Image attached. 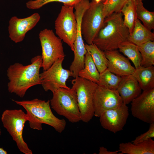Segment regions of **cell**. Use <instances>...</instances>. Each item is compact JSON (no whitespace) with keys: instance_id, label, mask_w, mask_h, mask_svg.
Listing matches in <instances>:
<instances>
[{"instance_id":"8","label":"cell","mask_w":154,"mask_h":154,"mask_svg":"<svg viewBox=\"0 0 154 154\" xmlns=\"http://www.w3.org/2000/svg\"><path fill=\"white\" fill-rule=\"evenodd\" d=\"M39 37L42 48V67L44 71L48 69L56 61L64 58L62 40L52 30L45 29L41 31Z\"/></svg>"},{"instance_id":"14","label":"cell","mask_w":154,"mask_h":154,"mask_svg":"<svg viewBox=\"0 0 154 154\" xmlns=\"http://www.w3.org/2000/svg\"><path fill=\"white\" fill-rule=\"evenodd\" d=\"M40 18V15L37 13L23 18H19L16 16L11 17L8 27L10 38L15 43L23 41L27 33L35 26Z\"/></svg>"},{"instance_id":"26","label":"cell","mask_w":154,"mask_h":154,"mask_svg":"<svg viewBox=\"0 0 154 154\" xmlns=\"http://www.w3.org/2000/svg\"><path fill=\"white\" fill-rule=\"evenodd\" d=\"M137 46L141 56V66L145 67L154 66V41H149Z\"/></svg>"},{"instance_id":"22","label":"cell","mask_w":154,"mask_h":154,"mask_svg":"<svg viewBox=\"0 0 154 154\" xmlns=\"http://www.w3.org/2000/svg\"><path fill=\"white\" fill-rule=\"evenodd\" d=\"M118 49L132 62L135 69L141 66L142 58L137 45L127 40L121 44Z\"/></svg>"},{"instance_id":"23","label":"cell","mask_w":154,"mask_h":154,"mask_svg":"<svg viewBox=\"0 0 154 154\" xmlns=\"http://www.w3.org/2000/svg\"><path fill=\"white\" fill-rule=\"evenodd\" d=\"M85 48L91 56L97 69L100 73L107 68L108 60L104 51L94 44H85Z\"/></svg>"},{"instance_id":"25","label":"cell","mask_w":154,"mask_h":154,"mask_svg":"<svg viewBox=\"0 0 154 154\" xmlns=\"http://www.w3.org/2000/svg\"><path fill=\"white\" fill-rule=\"evenodd\" d=\"M137 18L143 22V25L149 30L154 29V12L148 11L143 5L142 1H135Z\"/></svg>"},{"instance_id":"19","label":"cell","mask_w":154,"mask_h":154,"mask_svg":"<svg viewBox=\"0 0 154 154\" xmlns=\"http://www.w3.org/2000/svg\"><path fill=\"white\" fill-rule=\"evenodd\" d=\"M127 40L138 46L149 41H154V34L145 27L137 18L133 30L129 34Z\"/></svg>"},{"instance_id":"17","label":"cell","mask_w":154,"mask_h":154,"mask_svg":"<svg viewBox=\"0 0 154 154\" xmlns=\"http://www.w3.org/2000/svg\"><path fill=\"white\" fill-rule=\"evenodd\" d=\"M89 0H83L74 6L75 11L74 12L77 23V32L74 43V54L78 56L84 55L87 51L82 35L81 24L83 15L90 5Z\"/></svg>"},{"instance_id":"7","label":"cell","mask_w":154,"mask_h":154,"mask_svg":"<svg viewBox=\"0 0 154 154\" xmlns=\"http://www.w3.org/2000/svg\"><path fill=\"white\" fill-rule=\"evenodd\" d=\"M105 18L103 3H97L92 0L89 7L83 15L81 24L83 38L87 44L92 43L94 39L104 25Z\"/></svg>"},{"instance_id":"18","label":"cell","mask_w":154,"mask_h":154,"mask_svg":"<svg viewBox=\"0 0 154 154\" xmlns=\"http://www.w3.org/2000/svg\"><path fill=\"white\" fill-rule=\"evenodd\" d=\"M118 151L120 154H154V141L151 138L136 144L121 143Z\"/></svg>"},{"instance_id":"3","label":"cell","mask_w":154,"mask_h":154,"mask_svg":"<svg viewBox=\"0 0 154 154\" xmlns=\"http://www.w3.org/2000/svg\"><path fill=\"white\" fill-rule=\"evenodd\" d=\"M12 100L26 111L31 128L41 130L42 124L44 123L51 126L59 133L65 129V120L54 115L50 107V101H46L37 98L30 100Z\"/></svg>"},{"instance_id":"31","label":"cell","mask_w":154,"mask_h":154,"mask_svg":"<svg viewBox=\"0 0 154 154\" xmlns=\"http://www.w3.org/2000/svg\"><path fill=\"white\" fill-rule=\"evenodd\" d=\"M118 150L109 151L107 149L103 147H100L99 150V154H120Z\"/></svg>"},{"instance_id":"34","label":"cell","mask_w":154,"mask_h":154,"mask_svg":"<svg viewBox=\"0 0 154 154\" xmlns=\"http://www.w3.org/2000/svg\"><path fill=\"white\" fill-rule=\"evenodd\" d=\"M133 1H137V0H133Z\"/></svg>"},{"instance_id":"1","label":"cell","mask_w":154,"mask_h":154,"mask_svg":"<svg viewBox=\"0 0 154 154\" xmlns=\"http://www.w3.org/2000/svg\"><path fill=\"white\" fill-rule=\"evenodd\" d=\"M31 63L27 65L16 63L8 67L7 75L9 80L7 86L9 92L23 98L30 88L41 84L40 70L42 63L41 55L32 58Z\"/></svg>"},{"instance_id":"28","label":"cell","mask_w":154,"mask_h":154,"mask_svg":"<svg viewBox=\"0 0 154 154\" xmlns=\"http://www.w3.org/2000/svg\"><path fill=\"white\" fill-rule=\"evenodd\" d=\"M83 0H31L26 3L27 7L31 9H39L44 5L53 2H59L64 5L74 6Z\"/></svg>"},{"instance_id":"6","label":"cell","mask_w":154,"mask_h":154,"mask_svg":"<svg viewBox=\"0 0 154 154\" xmlns=\"http://www.w3.org/2000/svg\"><path fill=\"white\" fill-rule=\"evenodd\" d=\"M71 82L72 88L76 94L81 121L88 123L94 116V96L98 85L78 76L73 80Z\"/></svg>"},{"instance_id":"2","label":"cell","mask_w":154,"mask_h":154,"mask_svg":"<svg viewBox=\"0 0 154 154\" xmlns=\"http://www.w3.org/2000/svg\"><path fill=\"white\" fill-rule=\"evenodd\" d=\"M121 12L113 13L105 17L104 25L92 43L104 51L117 50L122 43L128 40L129 32L125 25Z\"/></svg>"},{"instance_id":"4","label":"cell","mask_w":154,"mask_h":154,"mask_svg":"<svg viewBox=\"0 0 154 154\" xmlns=\"http://www.w3.org/2000/svg\"><path fill=\"white\" fill-rule=\"evenodd\" d=\"M53 93L51 107L58 115L72 123L81 121L76 94L72 88H60Z\"/></svg>"},{"instance_id":"5","label":"cell","mask_w":154,"mask_h":154,"mask_svg":"<svg viewBox=\"0 0 154 154\" xmlns=\"http://www.w3.org/2000/svg\"><path fill=\"white\" fill-rule=\"evenodd\" d=\"M28 119L27 114L21 109L6 110L2 114L1 120L3 127L16 142L19 151L25 154H32L23 136L25 124Z\"/></svg>"},{"instance_id":"9","label":"cell","mask_w":154,"mask_h":154,"mask_svg":"<svg viewBox=\"0 0 154 154\" xmlns=\"http://www.w3.org/2000/svg\"><path fill=\"white\" fill-rule=\"evenodd\" d=\"M74 8L73 6L63 5L55 22L56 35L73 52L77 28Z\"/></svg>"},{"instance_id":"29","label":"cell","mask_w":154,"mask_h":154,"mask_svg":"<svg viewBox=\"0 0 154 154\" xmlns=\"http://www.w3.org/2000/svg\"><path fill=\"white\" fill-rule=\"evenodd\" d=\"M129 0H106L103 3L104 13L106 17L116 12L120 11Z\"/></svg>"},{"instance_id":"16","label":"cell","mask_w":154,"mask_h":154,"mask_svg":"<svg viewBox=\"0 0 154 154\" xmlns=\"http://www.w3.org/2000/svg\"><path fill=\"white\" fill-rule=\"evenodd\" d=\"M122 77L117 90L123 103L127 105L141 93L142 90L132 74Z\"/></svg>"},{"instance_id":"13","label":"cell","mask_w":154,"mask_h":154,"mask_svg":"<svg viewBox=\"0 0 154 154\" xmlns=\"http://www.w3.org/2000/svg\"><path fill=\"white\" fill-rule=\"evenodd\" d=\"M129 115L128 107L123 104L120 107L104 112L99 117L100 121L104 129L116 133L123 129Z\"/></svg>"},{"instance_id":"32","label":"cell","mask_w":154,"mask_h":154,"mask_svg":"<svg viewBox=\"0 0 154 154\" xmlns=\"http://www.w3.org/2000/svg\"><path fill=\"white\" fill-rule=\"evenodd\" d=\"M1 131L0 129V136L1 134ZM7 152L5 150H4L3 148L0 147V154H7Z\"/></svg>"},{"instance_id":"15","label":"cell","mask_w":154,"mask_h":154,"mask_svg":"<svg viewBox=\"0 0 154 154\" xmlns=\"http://www.w3.org/2000/svg\"><path fill=\"white\" fill-rule=\"evenodd\" d=\"M108 60L107 69L115 74L123 77L132 74L135 68L129 59L120 53L117 50L104 51Z\"/></svg>"},{"instance_id":"10","label":"cell","mask_w":154,"mask_h":154,"mask_svg":"<svg viewBox=\"0 0 154 154\" xmlns=\"http://www.w3.org/2000/svg\"><path fill=\"white\" fill-rule=\"evenodd\" d=\"M64 59L58 60L48 69L40 74L41 84L45 91L50 90L53 93L60 88H69L66 82L72 74L70 70L63 68Z\"/></svg>"},{"instance_id":"35","label":"cell","mask_w":154,"mask_h":154,"mask_svg":"<svg viewBox=\"0 0 154 154\" xmlns=\"http://www.w3.org/2000/svg\"><path fill=\"white\" fill-rule=\"evenodd\" d=\"M106 1V0L105 1Z\"/></svg>"},{"instance_id":"21","label":"cell","mask_w":154,"mask_h":154,"mask_svg":"<svg viewBox=\"0 0 154 154\" xmlns=\"http://www.w3.org/2000/svg\"><path fill=\"white\" fill-rule=\"evenodd\" d=\"M100 75L91 56L87 52L85 55L84 67L79 72L78 76L98 84Z\"/></svg>"},{"instance_id":"30","label":"cell","mask_w":154,"mask_h":154,"mask_svg":"<svg viewBox=\"0 0 154 154\" xmlns=\"http://www.w3.org/2000/svg\"><path fill=\"white\" fill-rule=\"evenodd\" d=\"M154 137V123L150 124L148 130L145 132L136 137L132 142L136 144Z\"/></svg>"},{"instance_id":"27","label":"cell","mask_w":154,"mask_h":154,"mask_svg":"<svg viewBox=\"0 0 154 154\" xmlns=\"http://www.w3.org/2000/svg\"><path fill=\"white\" fill-rule=\"evenodd\" d=\"M122 77L118 76L110 72L107 68L100 73L98 84L102 86L110 89L117 90L122 80Z\"/></svg>"},{"instance_id":"11","label":"cell","mask_w":154,"mask_h":154,"mask_svg":"<svg viewBox=\"0 0 154 154\" xmlns=\"http://www.w3.org/2000/svg\"><path fill=\"white\" fill-rule=\"evenodd\" d=\"M93 103L94 116L98 117L105 111L124 104L117 90L98 85L94 94Z\"/></svg>"},{"instance_id":"33","label":"cell","mask_w":154,"mask_h":154,"mask_svg":"<svg viewBox=\"0 0 154 154\" xmlns=\"http://www.w3.org/2000/svg\"><path fill=\"white\" fill-rule=\"evenodd\" d=\"M94 1L97 3H99L100 2H103L104 3L106 0H94Z\"/></svg>"},{"instance_id":"12","label":"cell","mask_w":154,"mask_h":154,"mask_svg":"<svg viewBox=\"0 0 154 154\" xmlns=\"http://www.w3.org/2000/svg\"><path fill=\"white\" fill-rule=\"evenodd\" d=\"M131 103L133 117L150 124L154 123V88L143 91Z\"/></svg>"},{"instance_id":"20","label":"cell","mask_w":154,"mask_h":154,"mask_svg":"<svg viewBox=\"0 0 154 154\" xmlns=\"http://www.w3.org/2000/svg\"><path fill=\"white\" fill-rule=\"evenodd\" d=\"M132 75L138 82L142 90L154 88V67L140 66L135 69Z\"/></svg>"},{"instance_id":"24","label":"cell","mask_w":154,"mask_h":154,"mask_svg":"<svg viewBox=\"0 0 154 154\" xmlns=\"http://www.w3.org/2000/svg\"><path fill=\"white\" fill-rule=\"evenodd\" d=\"M120 12L124 16V23L129 29L130 34L133 30L135 21L137 18L135 1L129 0L123 6Z\"/></svg>"}]
</instances>
